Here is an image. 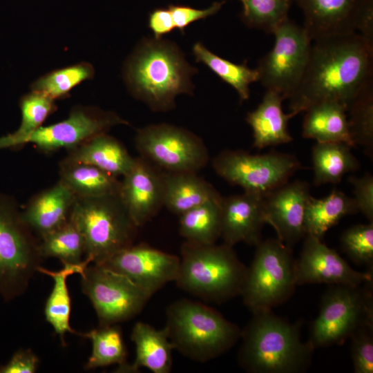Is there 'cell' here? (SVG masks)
Listing matches in <instances>:
<instances>
[{
  "instance_id": "obj_1",
  "label": "cell",
  "mask_w": 373,
  "mask_h": 373,
  "mask_svg": "<svg viewBox=\"0 0 373 373\" xmlns=\"http://www.w3.org/2000/svg\"><path fill=\"white\" fill-rule=\"evenodd\" d=\"M314 41L303 78L288 99L294 116L323 102L338 103L347 111L358 93L373 82V48L358 33Z\"/></svg>"
},
{
  "instance_id": "obj_2",
  "label": "cell",
  "mask_w": 373,
  "mask_h": 373,
  "mask_svg": "<svg viewBox=\"0 0 373 373\" xmlns=\"http://www.w3.org/2000/svg\"><path fill=\"white\" fill-rule=\"evenodd\" d=\"M197 73L175 42L154 37L143 38L123 67L131 94L156 112L174 108L180 94L192 95V78Z\"/></svg>"
},
{
  "instance_id": "obj_3",
  "label": "cell",
  "mask_w": 373,
  "mask_h": 373,
  "mask_svg": "<svg viewBox=\"0 0 373 373\" xmlns=\"http://www.w3.org/2000/svg\"><path fill=\"white\" fill-rule=\"evenodd\" d=\"M252 314L241 332L240 366L249 373L305 372L315 348L309 341H302L301 322L291 323L271 309Z\"/></svg>"
},
{
  "instance_id": "obj_4",
  "label": "cell",
  "mask_w": 373,
  "mask_h": 373,
  "mask_svg": "<svg viewBox=\"0 0 373 373\" xmlns=\"http://www.w3.org/2000/svg\"><path fill=\"white\" fill-rule=\"evenodd\" d=\"M164 328L174 350L200 363L228 352L240 339L242 332L213 307L186 298L168 306Z\"/></svg>"
},
{
  "instance_id": "obj_5",
  "label": "cell",
  "mask_w": 373,
  "mask_h": 373,
  "mask_svg": "<svg viewBox=\"0 0 373 373\" xmlns=\"http://www.w3.org/2000/svg\"><path fill=\"white\" fill-rule=\"evenodd\" d=\"M177 286L202 300L222 304L240 296L247 267L233 249L184 242L180 248Z\"/></svg>"
},
{
  "instance_id": "obj_6",
  "label": "cell",
  "mask_w": 373,
  "mask_h": 373,
  "mask_svg": "<svg viewBox=\"0 0 373 373\" xmlns=\"http://www.w3.org/2000/svg\"><path fill=\"white\" fill-rule=\"evenodd\" d=\"M70 218L82 235L86 258L95 264L133 245L139 228L119 193L77 197Z\"/></svg>"
},
{
  "instance_id": "obj_7",
  "label": "cell",
  "mask_w": 373,
  "mask_h": 373,
  "mask_svg": "<svg viewBox=\"0 0 373 373\" xmlns=\"http://www.w3.org/2000/svg\"><path fill=\"white\" fill-rule=\"evenodd\" d=\"M39 242L14 199L0 193V295L6 301L25 293L44 259Z\"/></svg>"
},
{
  "instance_id": "obj_8",
  "label": "cell",
  "mask_w": 373,
  "mask_h": 373,
  "mask_svg": "<svg viewBox=\"0 0 373 373\" xmlns=\"http://www.w3.org/2000/svg\"><path fill=\"white\" fill-rule=\"evenodd\" d=\"M256 247L240 294L252 313L283 304L297 286L291 247L278 238L262 240Z\"/></svg>"
},
{
  "instance_id": "obj_9",
  "label": "cell",
  "mask_w": 373,
  "mask_h": 373,
  "mask_svg": "<svg viewBox=\"0 0 373 373\" xmlns=\"http://www.w3.org/2000/svg\"><path fill=\"white\" fill-rule=\"evenodd\" d=\"M372 284L329 285L310 328L308 341L314 348L342 345L361 325L373 320Z\"/></svg>"
},
{
  "instance_id": "obj_10",
  "label": "cell",
  "mask_w": 373,
  "mask_h": 373,
  "mask_svg": "<svg viewBox=\"0 0 373 373\" xmlns=\"http://www.w3.org/2000/svg\"><path fill=\"white\" fill-rule=\"evenodd\" d=\"M215 172L245 192L265 197L288 182L302 165L293 155L271 152L251 155L243 151L224 150L212 161Z\"/></svg>"
},
{
  "instance_id": "obj_11",
  "label": "cell",
  "mask_w": 373,
  "mask_h": 373,
  "mask_svg": "<svg viewBox=\"0 0 373 373\" xmlns=\"http://www.w3.org/2000/svg\"><path fill=\"white\" fill-rule=\"evenodd\" d=\"M273 48L259 61L258 81L267 90L288 99L299 85L309 58L312 40L303 26L289 18L272 32Z\"/></svg>"
},
{
  "instance_id": "obj_12",
  "label": "cell",
  "mask_w": 373,
  "mask_h": 373,
  "mask_svg": "<svg viewBox=\"0 0 373 373\" xmlns=\"http://www.w3.org/2000/svg\"><path fill=\"white\" fill-rule=\"evenodd\" d=\"M135 143L140 157L166 172L198 173L209 159L208 150L198 136L170 124L138 129Z\"/></svg>"
},
{
  "instance_id": "obj_13",
  "label": "cell",
  "mask_w": 373,
  "mask_h": 373,
  "mask_svg": "<svg viewBox=\"0 0 373 373\" xmlns=\"http://www.w3.org/2000/svg\"><path fill=\"white\" fill-rule=\"evenodd\" d=\"M81 276L82 292L92 303L99 326L133 318L152 297L126 276L102 265L89 264Z\"/></svg>"
},
{
  "instance_id": "obj_14",
  "label": "cell",
  "mask_w": 373,
  "mask_h": 373,
  "mask_svg": "<svg viewBox=\"0 0 373 373\" xmlns=\"http://www.w3.org/2000/svg\"><path fill=\"white\" fill-rule=\"evenodd\" d=\"M121 124L127 125L128 122L113 111L94 106H77L71 109L66 119L41 126L15 141L10 149L31 144L44 153L61 149L68 151Z\"/></svg>"
},
{
  "instance_id": "obj_15",
  "label": "cell",
  "mask_w": 373,
  "mask_h": 373,
  "mask_svg": "<svg viewBox=\"0 0 373 373\" xmlns=\"http://www.w3.org/2000/svg\"><path fill=\"white\" fill-rule=\"evenodd\" d=\"M99 265L126 276L152 296L175 282L180 257L146 244H133Z\"/></svg>"
},
{
  "instance_id": "obj_16",
  "label": "cell",
  "mask_w": 373,
  "mask_h": 373,
  "mask_svg": "<svg viewBox=\"0 0 373 373\" xmlns=\"http://www.w3.org/2000/svg\"><path fill=\"white\" fill-rule=\"evenodd\" d=\"M304 238L302 251L295 262L297 285H359L373 280V270L358 271L321 240L309 234Z\"/></svg>"
},
{
  "instance_id": "obj_17",
  "label": "cell",
  "mask_w": 373,
  "mask_h": 373,
  "mask_svg": "<svg viewBox=\"0 0 373 373\" xmlns=\"http://www.w3.org/2000/svg\"><path fill=\"white\" fill-rule=\"evenodd\" d=\"M120 181L119 197L137 227L144 226L163 206V171L142 157Z\"/></svg>"
},
{
  "instance_id": "obj_18",
  "label": "cell",
  "mask_w": 373,
  "mask_h": 373,
  "mask_svg": "<svg viewBox=\"0 0 373 373\" xmlns=\"http://www.w3.org/2000/svg\"><path fill=\"white\" fill-rule=\"evenodd\" d=\"M306 182H287L264 197L265 221L278 238L292 248L306 236L305 218L311 197Z\"/></svg>"
},
{
  "instance_id": "obj_19",
  "label": "cell",
  "mask_w": 373,
  "mask_h": 373,
  "mask_svg": "<svg viewBox=\"0 0 373 373\" xmlns=\"http://www.w3.org/2000/svg\"><path fill=\"white\" fill-rule=\"evenodd\" d=\"M265 224L264 197L244 191L222 198L220 238L224 244L233 247L245 242L256 246L262 240Z\"/></svg>"
},
{
  "instance_id": "obj_20",
  "label": "cell",
  "mask_w": 373,
  "mask_h": 373,
  "mask_svg": "<svg viewBox=\"0 0 373 373\" xmlns=\"http://www.w3.org/2000/svg\"><path fill=\"white\" fill-rule=\"evenodd\" d=\"M368 0H294L303 12V27L312 41L356 32L360 12Z\"/></svg>"
},
{
  "instance_id": "obj_21",
  "label": "cell",
  "mask_w": 373,
  "mask_h": 373,
  "mask_svg": "<svg viewBox=\"0 0 373 373\" xmlns=\"http://www.w3.org/2000/svg\"><path fill=\"white\" fill-rule=\"evenodd\" d=\"M76 198L73 192L59 180L29 200L21 211L23 220L41 238L68 220Z\"/></svg>"
},
{
  "instance_id": "obj_22",
  "label": "cell",
  "mask_w": 373,
  "mask_h": 373,
  "mask_svg": "<svg viewBox=\"0 0 373 373\" xmlns=\"http://www.w3.org/2000/svg\"><path fill=\"white\" fill-rule=\"evenodd\" d=\"M131 340L135 347L134 361L116 369V372H138L142 367L153 373L171 371L174 348L164 327L157 329L148 323L137 322L132 329Z\"/></svg>"
},
{
  "instance_id": "obj_23",
  "label": "cell",
  "mask_w": 373,
  "mask_h": 373,
  "mask_svg": "<svg viewBox=\"0 0 373 373\" xmlns=\"http://www.w3.org/2000/svg\"><path fill=\"white\" fill-rule=\"evenodd\" d=\"M283 100L279 93L267 90L258 107L247 113L246 121L253 131L254 147L262 149L293 140L287 126L289 120L294 116L284 113Z\"/></svg>"
},
{
  "instance_id": "obj_24",
  "label": "cell",
  "mask_w": 373,
  "mask_h": 373,
  "mask_svg": "<svg viewBox=\"0 0 373 373\" xmlns=\"http://www.w3.org/2000/svg\"><path fill=\"white\" fill-rule=\"evenodd\" d=\"M62 160L90 164L117 177L131 170L135 158L119 140L103 133L68 150Z\"/></svg>"
},
{
  "instance_id": "obj_25",
  "label": "cell",
  "mask_w": 373,
  "mask_h": 373,
  "mask_svg": "<svg viewBox=\"0 0 373 373\" xmlns=\"http://www.w3.org/2000/svg\"><path fill=\"white\" fill-rule=\"evenodd\" d=\"M163 206L178 216L221 197L198 173L163 171Z\"/></svg>"
},
{
  "instance_id": "obj_26",
  "label": "cell",
  "mask_w": 373,
  "mask_h": 373,
  "mask_svg": "<svg viewBox=\"0 0 373 373\" xmlns=\"http://www.w3.org/2000/svg\"><path fill=\"white\" fill-rule=\"evenodd\" d=\"M90 263V260L85 258L77 264L63 263L64 267L58 271L49 270L41 266L37 269V272L47 275L53 280L52 291L46 302L44 314L46 321L59 335L63 345H65L64 337L66 333L79 334L70 324L71 301L67 278L75 274L82 275Z\"/></svg>"
},
{
  "instance_id": "obj_27",
  "label": "cell",
  "mask_w": 373,
  "mask_h": 373,
  "mask_svg": "<svg viewBox=\"0 0 373 373\" xmlns=\"http://www.w3.org/2000/svg\"><path fill=\"white\" fill-rule=\"evenodd\" d=\"M303 136L316 142H342L356 146L352 140L346 109L334 102L316 104L305 111Z\"/></svg>"
},
{
  "instance_id": "obj_28",
  "label": "cell",
  "mask_w": 373,
  "mask_h": 373,
  "mask_svg": "<svg viewBox=\"0 0 373 373\" xmlns=\"http://www.w3.org/2000/svg\"><path fill=\"white\" fill-rule=\"evenodd\" d=\"M59 180L76 197H95L117 194L120 180L95 166L84 164L59 162Z\"/></svg>"
},
{
  "instance_id": "obj_29",
  "label": "cell",
  "mask_w": 373,
  "mask_h": 373,
  "mask_svg": "<svg viewBox=\"0 0 373 373\" xmlns=\"http://www.w3.org/2000/svg\"><path fill=\"white\" fill-rule=\"evenodd\" d=\"M358 212L353 198L333 190L321 199L310 197L306 207V234L323 240L326 232L346 216Z\"/></svg>"
},
{
  "instance_id": "obj_30",
  "label": "cell",
  "mask_w": 373,
  "mask_h": 373,
  "mask_svg": "<svg viewBox=\"0 0 373 373\" xmlns=\"http://www.w3.org/2000/svg\"><path fill=\"white\" fill-rule=\"evenodd\" d=\"M351 148L342 142H316L312 152L316 186L339 183L345 174L358 169Z\"/></svg>"
},
{
  "instance_id": "obj_31",
  "label": "cell",
  "mask_w": 373,
  "mask_h": 373,
  "mask_svg": "<svg viewBox=\"0 0 373 373\" xmlns=\"http://www.w3.org/2000/svg\"><path fill=\"white\" fill-rule=\"evenodd\" d=\"M222 198L208 201L179 216V232L186 242L202 245L216 244L221 233Z\"/></svg>"
},
{
  "instance_id": "obj_32",
  "label": "cell",
  "mask_w": 373,
  "mask_h": 373,
  "mask_svg": "<svg viewBox=\"0 0 373 373\" xmlns=\"http://www.w3.org/2000/svg\"><path fill=\"white\" fill-rule=\"evenodd\" d=\"M192 51L198 62L207 66L223 82L236 90L240 102L249 98L250 84L258 81L256 68L248 67L246 63L238 64L225 59L207 49L200 42L193 46Z\"/></svg>"
},
{
  "instance_id": "obj_33",
  "label": "cell",
  "mask_w": 373,
  "mask_h": 373,
  "mask_svg": "<svg viewBox=\"0 0 373 373\" xmlns=\"http://www.w3.org/2000/svg\"><path fill=\"white\" fill-rule=\"evenodd\" d=\"M79 336L92 343V352L86 364V370H93L111 365L119 368L127 363L126 347L121 328L117 325L99 326Z\"/></svg>"
},
{
  "instance_id": "obj_34",
  "label": "cell",
  "mask_w": 373,
  "mask_h": 373,
  "mask_svg": "<svg viewBox=\"0 0 373 373\" xmlns=\"http://www.w3.org/2000/svg\"><path fill=\"white\" fill-rule=\"evenodd\" d=\"M94 75L95 69L91 64L80 62L39 77L32 83L30 89L55 101L68 97L75 87L93 79Z\"/></svg>"
},
{
  "instance_id": "obj_35",
  "label": "cell",
  "mask_w": 373,
  "mask_h": 373,
  "mask_svg": "<svg viewBox=\"0 0 373 373\" xmlns=\"http://www.w3.org/2000/svg\"><path fill=\"white\" fill-rule=\"evenodd\" d=\"M39 247L43 258H57L62 264L79 263L85 255L82 235L70 218L64 224L42 237Z\"/></svg>"
},
{
  "instance_id": "obj_36",
  "label": "cell",
  "mask_w": 373,
  "mask_h": 373,
  "mask_svg": "<svg viewBox=\"0 0 373 373\" xmlns=\"http://www.w3.org/2000/svg\"><path fill=\"white\" fill-rule=\"evenodd\" d=\"M19 106L20 126L14 133L0 137V150L10 149L15 141L42 126L48 117L57 110L55 100L34 91L21 97Z\"/></svg>"
},
{
  "instance_id": "obj_37",
  "label": "cell",
  "mask_w": 373,
  "mask_h": 373,
  "mask_svg": "<svg viewBox=\"0 0 373 373\" xmlns=\"http://www.w3.org/2000/svg\"><path fill=\"white\" fill-rule=\"evenodd\" d=\"M347 113L350 133L354 145L363 146L365 153L372 157L373 82L358 93Z\"/></svg>"
},
{
  "instance_id": "obj_38",
  "label": "cell",
  "mask_w": 373,
  "mask_h": 373,
  "mask_svg": "<svg viewBox=\"0 0 373 373\" xmlns=\"http://www.w3.org/2000/svg\"><path fill=\"white\" fill-rule=\"evenodd\" d=\"M242 6L241 19L251 28L272 33L288 17L294 0H239Z\"/></svg>"
},
{
  "instance_id": "obj_39",
  "label": "cell",
  "mask_w": 373,
  "mask_h": 373,
  "mask_svg": "<svg viewBox=\"0 0 373 373\" xmlns=\"http://www.w3.org/2000/svg\"><path fill=\"white\" fill-rule=\"evenodd\" d=\"M341 245L353 262L373 270V222L356 224L344 231Z\"/></svg>"
},
{
  "instance_id": "obj_40",
  "label": "cell",
  "mask_w": 373,
  "mask_h": 373,
  "mask_svg": "<svg viewBox=\"0 0 373 373\" xmlns=\"http://www.w3.org/2000/svg\"><path fill=\"white\" fill-rule=\"evenodd\" d=\"M350 338L354 372L372 373L373 320L361 325Z\"/></svg>"
},
{
  "instance_id": "obj_41",
  "label": "cell",
  "mask_w": 373,
  "mask_h": 373,
  "mask_svg": "<svg viewBox=\"0 0 373 373\" xmlns=\"http://www.w3.org/2000/svg\"><path fill=\"white\" fill-rule=\"evenodd\" d=\"M224 3V1H215L204 9L175 4H170L167 8L171 12L175 28L184 32L185 28L192 23L216 15L220 10Z\"/></svg>"
},
{
  "instance_id": "obj_42",
  "label": "cell",
  "mask_w": 373,
  "mask_h": 373,
  "mask_svg": "<svg viewBox=\"0 0 373 373\" xmlns=\"http://www.w3.org/2000/svg\"><path fill=\"white\" fill-rule=\"evenodd\" d=\"M349 182L354 186V200L358 211L373 222V177L366 173L362 177H350Z\"/></svg>"
},
{
  "instance_id": "obj_43",
  "label": "cell",
  "mask_w": 373,
  "mask_h": 373,
  "mask_svg": "<svg viewBox=\"0 0 373 373\" xmlns=\"http://www.w3.org/2000/svg\"><path fill=\"white\" fill-rule=\"evenodd\" d=\"M38 364L39 358L30 349H21L6 364L0 366V373H34Z\"/></svg>"
},
{
  "instance_id": "obj_44",
  "label": "cell",
  "mask_w": 373,
  "mask_h": 373,
  "mask_svg": "<svg viewBox=\"0 0 373 373\" xmlns=\"http://www.w3.org/2000/svg\"><path fill=\"white\" fill-rule=\"evenodd\" d=\"M148 24L153 37L157 39L171 32L175 28L168 8H157L150 12Z\"/></svg>"
},
{
  "instance_id": "obj_45",
  "label": "cell",
  "mask_w": 373,
  "mask_h": 373,
  "mask_svg": "<svg viewBox=\"0 0 373 373\" xmlns=\"http://www.w3.org/2000/svg\"><path fill=\"white\" fill-rule=\"evenodd\" d=\"M373 48V0H368L358 16L356 31Z\"/></svg>"
}]
</instances>
